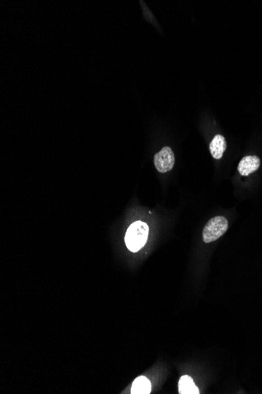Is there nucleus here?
I'll return each instance as SVG.
<instances>
[{
  "label": "nucleus",
  "mask_w": 262,
  "mask_h": 394,
  "mask_svg": "<svg viewBox=\"0 0 262 394\" xmlns=\"http://www.w3.org/2000/svg\"><path fill=\"white\" fill-rule=\"evenodd\" d=\"M226 147L227 144L225 137L222 135H216L210 143V151L213 158L217 160L221 159L224 152L226 151Z\"/></svg>",
  "instance_id": "obj_5"
},
{
  "label": "nucleus",
  "mask_w": 262,
  "mask_h": 394,
  "mask_svg": "<svg viewBox=\"0 0 262 394\" xmlns=\"http://www.w3.org/2000/svg\"><path fill=\"white\" fill-rule=\"evenodd\" d=\"M175 163L174 154L170 147H165L156 154L154 157V164L160 173H168L174 168Z\"/></svg>",
  "instance_id": "obj_3"
},
{
  "label": "nucleus",
  "mask_w": 262,
  "mask_h": 394,
  "mask_svg": "<svg viewBox=\"0 0 262 394\" xmlns=\"http://www.w3.org/2000/svg\"><path fill=\"white\" fill-rule=\"evenodd\" d=\"M152 390V385L145 376H139L134 380L131 387V393L149 394Z\"/></svg>",
  "instance_id": "obj_7"
},
{
  "label": "nucleus",
  "mask_w": 262,
  "mask_h": 394,
  "mask_svg": "<svg viewBox=\"0 0 262 394\" xmlns=\"http://www.w3.org/2000/svg\"><path fill=\"white\" fill-rule=\"evenodd\" d=\"M178 391L180 394H199L198 387L196 386L193 378L189 375H183L178 382Z\"/></svg>",
  "instance_id": "obj_6"
},
{
  "label": "nucleus",
  "mask_w": 262,
  "mask_h": 394,
  "mask_svg": "<svg viewBox=\"0 0 262 394\" xmlns=\"http://www.w3.org/2000/svg\"><path fill=\"white\" fill-rule=\"evenodd\" d=\"M149 227L142 221L133 223L125 235V243L129 250L136 253L145 246L149 237Z\"/></svg>",
  "instance_id": "obj_1"
},
{
  "label": "nucleus",
  "mask_w": 262,
  "mask_h": 394,
  "mask_svg": "<svg viewBox=\"0 0 262 394\" xmlns=\"http://www.w3.org/2000/svg\"><path fill=\"white\" fill-rule=\"evenodd\" d=\"M260 158L255 155H250L242 158L239 164L238 171L241 176H248L256 172L260 167Z\"/></svg>",
  "instance_id": "obj_4"
},
{
  "label": "nucleus",
  "mask_w": 262,
  "mask_h": 394,
  "mask_svg": "<svg viewBox=\"0 0 262 394\" xmlns=\"http://www.w3.org/2000/svg\"><path fill=\"white\" fill-rule=\"evenodd\" d=\"M229 222L225 216H215L207 222L203 231V240L205 243L215 242L227 231Z\"/></svg>",
  "instance_id": "obj_2"
}]
</instances>
